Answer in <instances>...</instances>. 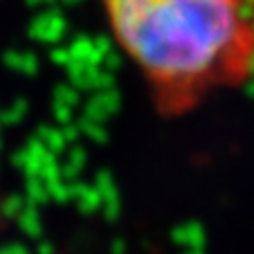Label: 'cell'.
Masks as SVG:
<instances>
[{"mask_svg": "<svg viewBox=\"0 0 254 254\" xmlns=\"http://www.w3.org/2000/svg\"><path fill=\"white\" fill-rule=\"evenodd\" d=\"M115 45L162 120L254 77V0H101Z\"/></svg>", "mask_w": 254, "mask_h": 254, "instance_id": "6da1fadb", "label": "cell"}]
</instances>
